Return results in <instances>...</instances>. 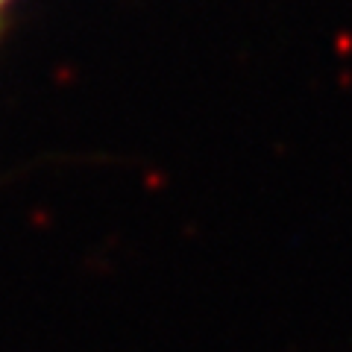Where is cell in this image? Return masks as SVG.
I'll use <instances>...</instances> for the list:
<instances>
[{"label": "cell", "mask_w": 352, "mask_h": 352, "mask_svg": "<svg viewBox=\"0 0 352 352\" xmlns=\"http://www.w3.org/2000/svg\"><path fill=\"white\" fill-rule=\"evenodd\" d=\"M0 3H3V0H0Z\"/></svg>", "instance_id": "6da1fadb"}]
</instances>
